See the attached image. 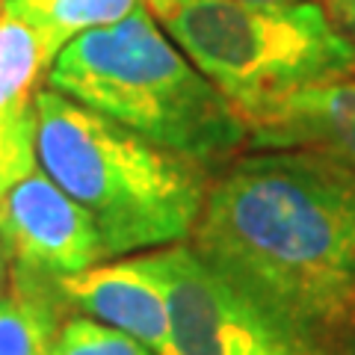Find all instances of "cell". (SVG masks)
<instances>
[{
    "label": "cell",
    "instance_id": "16",
    "mask_svg": "<svg viewBox=\"0 0 355 355\" xmlns=\"http://www.w3.org/2000/svg\"><path fill=\"white\" fill-rule=\"evenodd\" d=\"M240 3H299V0H240Z\"/></svg>",
    "mask_w": 355,
    "mask_h": 355
},
{
    "label": "cell",
    "instance_id": "11",
    "mask_svg": "<svg viewBox=\"0 0 355 355\" xmlns=\"http://www.w3.org/2000/svg\"><path fill=\"white\" fill-rule=\"evenodd\" d=\"M48 69L36 33L15 12L0 9V116L36 107L39 83L48 77Z\"/></svg>",
    "mask_w": 355,
    "mask_h": 355
},
{
    "label": "cell",
    "instance_id": "1",
    "mask_svg": "<svg viewBox=\"0 0 355 355\" xmlns=\"http://www.w3.org/2000/svg\"><path fill=\"white\" fill-rule=\"evenodd\" d=\"M193 252L320 355H355V166L258 151L207 190Z\"/></svg>",
    "mask_w": 355,
    "mask_h": 355
},
{
    "label": "cell",
    "instance_id": "14",
    "mask_svg": "<svg viewBox=\"0 0 355 355\" xmlns=\"http://www.w3.org/2000/svg\"><path fill=\"white\" fill-rule=\"evenodd\" d=\"M326 12L335 24L355 27V0H326Z\"/></svg>",
    "mask_w": 355,
    "mask_h": 355
},
{
    "label": "cell",
    "instance_id": "17",
    "mask_svg": "<svg viewBox=\"0 0 355 355\" xmlns=\"http://www.w3.org/2000/svg\"><path fill=\"white\" fill-rule=\"evenodd\" d=\"M0 9H3V0H0Z\"/></svg>",
    "mask_w": 355,
    "mask_h": 355
},
{
    "label": "cell",
    "instance_id": "9",
    "mask_svg": "<svg viewBox=\"0 0 355 355\" xmlns=\"http://www.w3.org/2000/svg\"><path fill=\"white\" fill-rule=\"evenodd\" d=\"M65 308L53 279L12 266V284L0 299V355H51Z\"/></svg>",
    "mask_w": 355,
    "mask_h": 355
},
{
    "label": "cell",
    "instance_id": "8",
    "mask_svg": "<svg viewBox=\"0 0 355 355\" xmlns=\"http://www.w3.org/2000/svg\"><path fill=\"white\" fill-rule=\"evenodd\" d=\"M258 151H320L355 166V80L314 83L243 116Z\"/></svg>",
    "mask_w": 355,
    "mask_h": 355
},
{
    "label": "cell",
    "instance_id": "10",
    "mask_svg": "<svg viewBox=\"0 0 355 355\" xmlns=\"http://www.w3.org/2000/svg\"><path fill=\"white\" fill-rule=\"evenodd\" d=\"M142 3L146 0H3V9L15 12L36 33L44 60L53 65L69 42L89 30L116 24Z\"/></svg>",
    "mask_w": 355,
    "mask_h": 355
},
{
    "label": "cell",
    "instance_id": "6",
    "mask_svg": "<svg viewBox=\"0 0 355 355\" xmlns=\"http://www.w3.org/2000/svg\"><path fill=\"white\" fill-rule=\"evenodd\" d=\"M0 243L12 266L53 282L107 261L92 216L42 169L3 196Z\"/></svg>",
    "mask_w": 355,
    "mask_h": 355
},
{
    "label": "cell",
    "instance_id": "13",
    "mask_svg": "<svg viewBox=\"0 0 355 355\" xmlns=\"http://www.w3.org/2000/svg\"><path fill=\"white\" fill-rule=\"evenodd\" d=\"M36 169V107L24 113L0 116V202L21 178Z\"/></svg>",
    "mask_w": 355,
    "mask_h": 355
},
{
    "label": "cell",
    "instance_id": "5",
    "mask_svg": "<svg viewBox=\"0 0 355 355\" xmlns=\"http://www.w3.org/2000/svg\"><path fill=\"white\" fill-rule=\"evenodd\" d=\"M148 261L169 305L166 355H320L222 279L187 243L148 252Z\"/></svg>",
    "mask_w": 355,
    "mask_h": 355
},
{
    "label": "cell",
    "instance_id": "7",
    "mask_svg": "<svg viewBox=\"0 0 355 355\" xmlns=\"http://www.w3.org/2000/svg\"><path fill=\"white\" fill-rule=\"evenodd\" d=\"M65 305L139 340L154 355L169 352V305L148 254L95 263L57 282Z\"/></svg>",
    "mask_w": 355,
    "mask_h": 355
},
{
    "label": "cell",
    "instance_id": "3",
    "mask_svg": "<svg viewBox=\"0 0 355 355\" xmlns=\"http://www.w3.org/2000/svg\"><path fill=\"white\" fill-rule=\"evenodd\" d=\"M36 154L92 216L104 258L184 243L210 190L207 169L53 89L36 92Z\"/></svg>",
    "mask_w": 355,
    "mask_h": 355
},
{
    "label": "cell",
    "instance_id": "18",
    "mask_svg": "<svg viewBox=\"0 0 355 355\" xmlns=\"http://www.w3.org/2000/svg\"><path fill=\"white\" fill-rule=\"evenodd\" d=\"M146 3H148V0H146Z\"/></svg>",
    "mask_w": 355,
    "mask_h": 355
},
{
    "label": "cell",
    "instance_id": "2",
    "mask_svg": "<svg viewBox=\"0 0 355 355\" xmlns=\"http://www.w3.org/2000/svg\"><path fill=\"white\" fill-rule=\"evenodd\" d=\"M44 80L202 169L231 163L246 146L234 104L160 30L148 3L69 42Z\"/></svg>",
    "mask_w": 355,
    "mask_h": 355
},
{
    "label": "cell",
    "instance_id": "12",
    "mask_svg": "<svg viewBox=\"0 0 355 355\" xmlns=\"http://www.w3.org/2000/svg\"><path fill=\"white\" fill-rule=\"evenodd\" d=\"M51 355H154L139 340L92 317H65Z\"/></svg>",
    "mask_w": 355,
    "mask_h": 355
},
{
    "label": "cell",
    "instance_id": "15",
    "mask_svg": "<svg viewBox=\"0 0 355 355\" xmlns=\"http://www.w3.org/2000/svg\"><path fill=\"white\" fill-rule=\"evenodd\" d=\"M9 284H12V261H9L3 243H0V299L9 293Z\"/></svg>",
    "mask_w": 355,
    "mask_h": 355
},
{
    "label": "cell",
    "instance_id": "4",
    "mask_svg": "<svg viewBox=\"0 0 355 355\" xmlns=\"http://www.w3.org/2000/svg\"><path fill=\"white\" fill-rule=\"evenodd\" d=\"M148 9L240 119L296 89L355 74V42L314 0H148Z\"/></svg>",
    "mask_w": 355,
    "mask_h": 355
}]
</instances>
